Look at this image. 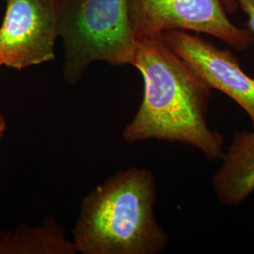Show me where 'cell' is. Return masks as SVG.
<instances>
[{
    "label": "cell",
    "mask_w": 254,
    "mask_h": 254,
    "mask_svg": "<svg viewBox=\"0 0 254 254\" xmlns=\"http://www.w3.org/2000/svg\"><path fill=\"white\" fill-rule=\"evenodd\" d=\"M131 65L143 77L144 94L124 138L179 142L198 149L211 161L221 160L223 138L206 118L212 89L169 46L163 34L136 39Z\"/></svg>",
    "instance_id": "6da1fadb"
},
{
    "label": "cell",
    "mask_w": 254,
    "mask_h": 254,
    "mask_svg": "<svg viewBox=\"0 0 254 254\" xmlns=\"http://www.w3.org/2000/svg\"><path fill=\"white\" fill-rule=\"evenodd\" d=\"M155 200L151 171L134 167L111 175L82 201L73 229L77 253H161L169 236L154 216Z\"/></svg>",
    "instance_id": "7a4b0ae2"
},
{
    "label": "cell",
    "mask_w": 254,
    "mask_h": 254,
    "mask_svg": "<svg viewBox=\"0 0 254 254\" xmlns=\"http://www.w3.org/2000/svg\"><path fill=\"white\" fill-rule=\"evenodd\" d=\"M132 0H58V34L64 40V77L81 79L96 61L132 64L136 38Z\"/></svg>",
    "instance_id": "3957f363"
},
{
    "label": "cell",
    "mask_w": 254,
    "mask_h": 254,
    "mask_svg": "<svg viewBox=\"0 0 254 254\" xmlns=\"http://www.w3.org/2000/svg\"><path fill=\"white\" fill-rule=\"evenodd\" d=\"M131 11L136 39L189 30L218 38L236 50L254 44V33L229 19L221 0H132Z\"/></svg>",
    "instance_id": "277c9868"
},
{
    "label": "cell",
    "mask_w": 254,
    "mask_h": 254,
    "mask_svg": "<svg viewBox=\"0 0 254 254\" xmlns=\"http://www.w3.org/2000/svg\"><path fill=\"white\" fill-rule=\"evenodd\" d=\"M58 0H7L0 27V63L14 70L54 60Z\"/></svg>",
    "instance_id": "5b68a950"
},
{
    "label": "cell",
    "mask_w": 254,
    "mask_h": 254,
    "mask_svg": "<svg viewBox=\"0 0 254 254\" xmlns=\"http://www.w3.org/2000/svg\"><path fill=\"white\" fill-rule=\"evenodd\" d=\"M167 44L212 90L226 94L245 110L254 129V78L241 68L230 50L184 30L163 33Z\"/></svg>",
    "instance_id": "8992f818"
},
{
    "label": "cell",
    "mask_w": 254,
    "mask_h": 254,
    "mask_svg": "<svg viewBox=\"0 0 254 254\" xmlns=\"http://www.w3.org/2000/svg\"><path fill=\"white\" fill-rule=\"evenodd\" d=\"M221 160L213 190L222 205L238 206L254 191V129L236 132Z\"/></svg>",
    "instance_id": "52a82bcc"
},
{
    "label": "cell",
    "mask_w": 254,
    "mask_h": 254,
    "mask_svg": "<svg viewBox=\"0 0 254 254\" xmlns=\"http://www.w3.org/2000/svg\"><path fill=\"white\" fill-rule=\"evenodd\" d=\"M73 241L69 240L54 219H46L36 228L19 227L0 235V254H74Z\"/></svg>",
    "instance_id": "ba28073f"
},
{
    "label": "cell",
    "mask_w": 254,
    "mask_h": 254,
    "mask_svg": "<svg viewBox=\"0 0 254 254\" xmlns=\"http://www.w3.org/2000/svg\"><path fill=\"white\" fill-rule=\"evenodd\" d=\"M238 8L248 16V28L254 34V0H236Z\"/></svg>",
    "instance_id": "9c48e42d"
},
{
    "label": "cell",
    "mask_w": 254,
    "mask_h": 254,
    "mask_svg": "<svg viewBox=\"0 0 254 254\" xmlns=\"http://www.w3.org/2000/svg\"><path fill=\"white\" fill-rule=\"evenodd\" d=\"M221 2L224 6V9L229 13H235L239 9L236 0H221Z\"/></svg>",
    "instance_id": "30bf717a"
},
{
    "label": "cell",
    "mask_w": 254,
    "mask_h": 254,
    "mask_svg": "<svg viewBox=\"0 0 254 254\" xmlns=\"http://www.w3.org/2000/svg\"><path fill=\"white\" fill-rule=\"evenodd\" d=\"M6 130H7L6 121H5V118L0 114V141H1V139L3 138Z\"/></svg>",
    "instance_id": "8fae6325"
},
{
    "label": "cell",
    "mask_w": 254,
    "mask_h": 254,
    "mask_svg": "<svg viewBox=\"0 0 254 254\" xmlns=\"http://www.w3.org/2000/svg\"><path fill=\"white\" fill-rule=\"evenodd\" d=\"M1 66H2V64H1V63H0V67H1Z\"/></svg>",
    "instance_id": "7c38bea8"
}]
</instances>
